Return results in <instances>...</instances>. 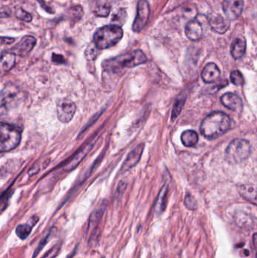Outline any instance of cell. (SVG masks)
Listing matches in <instances>:
<instances>
[{"label": "cell", "mask_w": 257, "mask_h": 258, "mask_svg": "<svg viewBox=\"0 0 257 258\" xmlns=\"http://www.w3.org/2000/svg\"><path fill=\"white\" fill-rule=\"evenodd\" d=\"M167 188L164 186L159 192L156 204H155V211L157 214H161L165 208L166 197H167Z\"/></svg>", "instance_id": "cell-23"}, {"label": "cell", "mask_w": 257, "mask_h": 258, "mask_svg": "<svg viewBox=\"0 0 257 258\" xmlns=\"http://www.w3.org/2000/svg\"><path fill=\"white\" fill-rule=\"evenodd\" d=\"M36 40L33 36H26L12 47L11 51L20 56H25L33 50L34 46H36Z\"/></svg>", "instance_id": "cell-9"}, {"label": "cell", "mask_w": 257, "mask_h": 258, "mask_svg": "<svg viewBox=\"0 0 257 258\" xmlns=\"http://www.w3.org/2000/svg\"><path fill=\"white\" fill-rule=\"evenodd\" d=\"M123 37L121 26L107 25L102 26L93 35V43L98 49H107L116 46Z\"/></svg>", "instance_id": "cell-3"}, {"label": "cell", "mask_w": 257, "mask_h": 258, "mask_svg": "<svg viewBox=\"0 0 257 258\" xmlns=\"http://www.w3.org/2000/svg\"><path fill=\"white\" fill-rule=\"evenodd\" d=\"M209 24L213 31L218 33H226L230 27V20L218 14L213 13L209 17Z\"/></svg>", "instance_id": "cell-13"}, {"label": "cell", "mask_w": 257, "mask_h": 258, "mask_svg": "<svg viewBox=\"0 0 257 258\" xmlns=\"http://www.w3.org/2000/svg\"><path fill=\"white\" fill-rule=\"evenodd\" d=\"M222 104L226 107L233 110L234 112H241L243 110V102L241 97L234 93L228 92L226 94H223L221 98Z\"/></svg>", "instance_id": "cell-12"}, {"label": "cell", "mask_w": 257, "mask_h": 258, "mask_svg": "<svg viewBox=\"0 0 257 258\" xmlns=\"http://www.w3.org/2000/svg\"><path fill=\"white\" fill-rule=\"evenodd\" d=\"M251 144L244 139H235L228 146L226 158L229 163L236 164L244 161L251 154Z\"/></svg>", "instance_id": "cell-5"}, {"label": "cell", "mask_w": 257, "mask_h": 258, "mask_svg": "<svg viewBox=\"0 0 257 258\" xmlns=\"http://www.w3.org/2000/svg\"><path fill=\"white\" fill-rule=\"evenodd\" d=\"M52 61L55 64H64L65 63V59L64 57L61 54H52Z\"/></svg>", "instance_id": "cell-34"}, {"label": "cell", "mask_w": 257, "mask_h": 258, "mask_svg": "<svg viewBox=\"0 0 257 258\" xmlns=\"http://www.w3.org/2000/svg\"><path fill=\"white\" fill-rule=\"evenodd\" d=\"M230 78H231L232 82L235 86H241L244 84V79L240 71H233L230 75Z\"/></svg>", "instance_id": "cell-28"}, {"label": "cell", "mask_w": 257, "mask_h": 258, "mask_svg": "<svg viewBox=\"0 0 257 258\" xmlns=\"http://www.w3.org/2000/svg\"><path fill=\"white\" fill-rule=\"evenodd\" d=\"M83 10L80 5H75L69 10L70 18L72 22H78L83 16Z\"/></svg>", "instance_id": "cell-27"}, {"label": "cell", "mask_w": 257, "mask_h": 258, "mask_svg": "<svg viewBox=\"0 0 257 258\" xmlns=\"http://www.w3.org/2000/svg\"><path fill=\"white\" fill-rule=\"evenodd\" d=\"M181 141L184 146H187V147H192L198 143V134L195 131H185L181 135Z\"/></svg>", "instance_id": "cell-21"}, {"label": "cell", "mask_w": 257, "mask_h": 258, "mask_svg": "<svg viewBox=\"0 0 257 258\" xmlns=\"http://www.w3.org/2000/svg\"><path fill=\"white\" fill-rule=\"evenodd\" d=\"M185 205L188 209L191 210H195L197 207L196 201L195 200L193 197L190 195L187 196L185 199Z\"/></svg>", "instance_id": "cell-33"}, {"label": "cell", "mask_w": 257, "mask_h": 258, "mask_svg": "<svg viewBox=\"0 0 257 258\" xmlns=\"http://www.w3.org/2000/svg\"><path fill=\"white\" fill-rule=\"evenodd\" d=\"M92 146H93V145H92V143H90V144L88 145V146H85V148L81 150L79 154L75 155V157L72 159V160H71V161L66 165V169L71 170L72 169V168H75L79 163H81L82 159L88 154V153L92 150Z\"/></svg>", "instance_id": "cell-22"}, {"label": "cell", "mask_w": 257, "mask_h": 258, "mask_svg": "<svg viewBox=\"0 0 257 258\" xmlns=\"http://www.w3.org/2000/svg\"><path fill=\"white\" fill-rule=\"evenodd\" d=\"M231 126V119L223 112H213L204 119L200 131L204 137L213 140L222 136Z\"/></svg>", "instance_id": "cell-1"}, {"label": "cell", "mask_w": 257, "mask_h": 258, "mask_svg": "<svg viewBox=\"0 0 257 258\" xmlns=\"http://www.w3.org/2000/svg\"><path fill=\"white\" fill-rule=\"evenodd\" d=\"M220 77V70L214 63L207 64L202 72V78L205 83H213Z\"/></svg>", "instance_id": "cell-16"}, {"label": "cell", "mask_w": 257, "mask_h": 258, "mask_svg": "<svg viewBox=\"0 0 257 258\" xmlns=\"http://www.w3.org/2000/svg\"><path fill=\"white\" fill-rule=\"evenodd\" d=\"M146 55L141 50H135L103 61L102 66L107 72L117 73L124 68H132L146 62Z\"/></svg>", "instance_id": "cell-2"}, {"label": "cell", "mask_w": 257, "mask_h": 258, "mask_svg": "<svg viewBox=\"0 0 257 258\" xmlns=\"http://www.w3.org/2000/svg\"><path fill=\"white\" fill-rule=\"evenodd\" d=\"M104 258V257H103V258Z\"/></svg>", "instance_id": "cell-37"}, {"label": "cell", "mask_w": 257, "mask_h": 258, "mask_svg": "<svg viewBox=\"0 0 257 258\" xmlns=\"http://www.w3.org/2000/svg\"><path fill=\"white\" fill-rule=\"evenodd\" d=\"M184 102H185V100H177L176 104H174V109H173L172 114H171V119L174 120L177 117H178L179 114L181 112L182 110L183 107H184Z\"/></svg>", "instance_id": "cell-30"}, {"label": "cell", "mask_w": 257, "mask_h": 258, "mask_svg": "<svg viewBox=\"0 0 257 258\" xmlns=\"http://www.w3.org/2000/svg\"><path fill=\"white\" fill-rule=\"evenodd\" d=\"M186 35L188 40L192 41H198L203 36V28L198 21L192 20L188 22L186 26Z\"/></svg>", "instance_id": "cell-14"}, {"label": "cell", "mask_w": 257, "mask_h": 258, "mask_svg": "<svg viewBox=\"0 0 257 258\" xmlns=\"http://www.w3.org/2000/svg\"><path fill=\"white\" fill-rule=\"evenodd\" d=\"M56 232H57V230H56L55 227H52V228L50 229L48 234H47V235H46V236L40 241V243H39L38 246L36 247L34 252H33V258H36V257L39 255V254L42 252V250L44 248V247L48 243L50 239L55 235Z\"/></svg>", "instance_id": "cell-24"}, {"label": "cell", "mask_w": 257, "mask_h": 258, "mask_svg": "<svg viewBox=\"0 0 257 258\" xmlns=\"http://www.w3.org/2000/svg\"><path fill=\"white\" fill-rule=\"evenodd\" d=\"M150 15V8L146 0H140L137 8V15L133 23L132 30L135 33L142 31L147 24Z\"/></svg>", "instance_id": "cell-6"}, {"label": "cell", "mask_w": 257, "mask_h": 258, "mask_svg": "<svg viewBox=\"0 0 257 258\" xmlns=\"http://www.w3.org/2000/svg\"><path fill=\"white\" fill-rule=\"evenodd\" d=\"M111 10V4L108 0H98L93 8V13L98 17L106 18Z\"/></svg>", "instance_id": "cell-20"}, {"label": "cell", "mask_w": 257, "mask_h": 258, "mask_svg": "<svg viewBox=\"0 0 257 258\" xmlns=\"http://www.w3.org/2000/svg\"><path fill=\"white\" fill-rule=\"evenodd\" d=\"M76 111L75 103L68 99H62L57 105V115L60 122L68 123L72 120Z\"/></svg>", "instance_id": "cell-7"}, {"label": "cell", "mask_w": 257, "mask_h": 258, "mask_svg": "<svg viewBox=\"0 0 257 258\" xmlns=\"http://www.w3.org/2000/svg\"><path fill=\"white\" fill-rule=\"evenodd\" d=\"M127 18H128V14H127L126 10L125 8H119L112 18L111 22L113 25H117V26H122L126 22Z\"/></svg>", "instance_id": "cell-25"}, {"label": "cell", "mask_w": 257, "mask_h": 258, "mask_svg": "<svg viewBox=\"0 0 257 258\" xmlns=\"http://www.w3.org/2000/svg\"><path fill=\"white\" fill-rule=\"evenodd\" d=\"M98 48L96 47V46H90L88 47L86 51H85V55H86V58H89V59L93 60L97 58V51H98Z\"/></svg>", "instance_id": "cell-32"}, {"label": "cell", "mask_w": 257, "mask_h": 258, "mask_svg": "<svg viewBox=\"0 0 257 258\" xmlns=\"http://www.w3.org/2000/svg\"><path fill=\"white\" fill-rule=\"evenodd\" d=\"M61 248V244L58 243L53 246L48 252H46V255L42 258H54L59 253Z\"/></svg>", "instance_id": "cell-31"}, {"label": "cell", "mask_w": 257, "mask_h": 258, "mask_svg": "<svg viewBox=\"0 0 257 258\" xmlns=\"http://www.w3.org/2000/svg\"><path fill=\"white\" fill-rule=\"evenodd\" d=\"M15 15H16L18 19H20V20L25 22H32V19H33L32 15L29 12L23 10V8H18V10L15 12Z\"/></svg>", "instance_id": "cell-29"}, {"label": "cell", "mask_w": 257, "mask_h": 258, "mask_svg": "<svg viewBox=\"0 0 257 258\" xmlns=\"http://www.w3.org/2000/svg\"><path fill=\"white\" fill-rule=\"evenodd\" d=\"M240 195L245 200L257 206V187L251 184H244L238 188Z\"/></svg>", "instance_id": "cell-17"}, {"label": "cell", "mask_w": 257, "mask_h": 258, "mask_svg": "<svg viewBox=\"0 0 257 258\" xmlns=\"http://www.w3.org/2000/svg\"><path fill=\"white\" fill-rule=\"evenodd\" d=\"M16 54L12 51H2L1 54V69L2 72H8L15 64Z\"/></svg>", "instance_id": "cell-19"}, {"label": "cell", "mask_w": 257, "mask_h": 258, "mask_svg": "<svg viewBox=\"0 0 257 258\" xmlns=\"http://www.w3.org/2000/svg\"><path fill=\"white\" fill-rule=\"evenodd\" d=\"M244 8L243 0H223V10L229 20H236L241 15Z\"/></svg>", "instance_id": "cell-8"}, {"label": "cell", "mask_w": 257, "mask_h": 258, "mask_svg": "<svg viewBox=\"0 0 257 258\" xmlns=\"http://www.w3.org/2000/svg\"><path fill=\"white\" fill-rule=\"evenodd\" d=\"M2 44H7L9 45L11 43H13L15 41V39L13 38H8V37H2Z\"/></svg>", "instance_id": "cell-35"}, {"label": "cell", "mask_w": 257, "mask_h": 258, "mask_svg": "<svg viewBox=\"0 0 257 258\" xmlns=\"http://www.w3.org/2000/svg\"><path fill=\"white\" fill-rule=\"evenodd\" d=\"M32 227L30 224H19L15 229V234L22 240H24L30 235L32 232Z\"/></svg>", "instance_id": "cell-26"}, {"label": "cell", "mask_w": 257, "mask_h": 258, "mask_svg": "<svg viewBox=\"0 0 257 258\" xmlns=\"http://www.w3.org/2000/svg\"><path fill=\"white\" fill-rule=\"evenodd\" d=\"M21 131L17 127L8 123L0 125V151L1 153L14 150L20 143Z\"/></svg>", "instance_id": "cell-4"}, {"label": "cell", "mask_w": 257, "mask_h": 258, "mask_svg": "<svg viewBox=\"0 0 257 258\" xmlns=\"http://www.w3.org/2000/svg\"><path fill=\"white\" fill-rule=\"evenodd\" d=\"M246 51V42L243 38H236L232 43L231 54L234 59H240L244 56Z\"/></svg>", "instance_id": "cell-18"}, {"label": "cell", "mask_w": 257, "mask_h": 258, "mask_svg": "<svg viewBox=\"0 0 257 258\" xmlns=\"http://www.w3.org/2000/svg\"><path fill=\"white\" fill-rule=\"evenodd\" d=\"M253 242H254V246H255L256 250H257V234H255L253 236Z\"/></svg>", "instance_id": "cell-36"}, {"label": "cell", "mask_w": 257, "mask_h": 258, "mask_svg": "<svg viewBox=\"0 0 257 258\" xmlns=\"http://www.w3.org/2000/svg\"><path fill=\"white\" fill-rule=\"evenodd\" d=\"M19 98V92L15 87L5 86L1 94V105L2 108H12Z\"/></svg>", "instance_id": "cell-11"}, {"label": "cell", "mask_w": 257, "mask_h": 258, "mask_svg": "<svg viewBox=\"0 0 257 258\" xmlns=\"http://www.w3.org/2000/svg\"><path fill=\"white\" fill-rule=\"evenodd\" d=\"M107 203L106 201H103L101 204L93 211V212L91 214L89 218V230L92 229V232L93 230H98L99 224L103 218V214L107 209Z\"/></svg>", "instance_id": "cell-15"}, {"label": "cell", "mask_w": 257, "mask_h": 258, "mask_svg": "<svg viewBox=\"0 0 257 258\" xmlns=\"http://www.w3.org/2000/svg\"><path fill=\"white\" fill-rule=\"evenodd\" d=\"M143 150H144V143H142L137 145L136 147L128 154L126 160L123 163L121 171L126 172V171L134 168L140 160Z\"/></svg>", "instance_id": "cell-10"}]
</instances>
